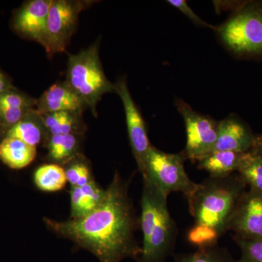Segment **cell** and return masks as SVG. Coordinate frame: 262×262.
Returning a JSON list of instances; mask_svg holds the SVG:
<instances>
[{
    "label": "cell",
    "instance_id": "6da1fadb",
    "mask_svg": "<svg viewBox=\"0 0 262 262\" xmlns=\"http://www.w3.org/2000/svg\"><path fill=\"white\" fill-rule=\"evenodd\" d=\"M128 181L114 176L104 198L89 214L63 222L45 219L48 228L59 237L87 250L100 262L139 259L142 249L136 239L139 220L129 195Z\"/></svg>",
    "mask_w": 262,
    "mask_h": 262
},
{
    "label": "cell",
    "instance_id": "7a4b0ae2",
    "mask_svg": "<svg viewBox=\"0 0 262 262\" xmlns=\"http://www.w3.org/2000/svg\"><path fill=\"white\" fill-rule=\"evenodd\" d=\"M143 180L139 220L143 245L138 262H165L175 249L178 227L169 211L168 196L149 179Z\"/></svg>",
    "mask_w": 262,
    "mask_h": 262
},
{
    "label": "cell",
    "instance_id": "3957f363",
    "mask_svg": "<svg viewBox=\"0 0 262 262\" xmlns=\"http://www.w3.org/2000/svg\"><path fill=\"white\" fill-rule=\"evenodd\" d=\"M246 187L237 173L226 177H209L198 184L187 198L189 213L195 224L210 226L221 235L225 234Z\"/></svg>",
    "mask_w": 262,
    "mask_h": 262
},
{
    "label": "cell",
    "instance_id": "277c9868",
    "mask_svg": "<svg viewBox=\"0 0 262 262\" xmlns=\"http://www.w3.org/2000/svg\"><path fill=\"white\" fill-rule=\"evenodd\" d=\"M215 32L234 56L262 59V2H245Z\"/></svg>",
    "mask_w": 262,
    "mask_h": 262
},
{
    "label": "cell",
    "instance_id": "5b68a950",
    "mask_svg": "<svg viewBox=\"0 0 262 262\" xmlns=\"http://www.w3.org/2000/svg\"><path fill=\"white\" fill-rule=\"evenodd\" d=\"M66 82L96 115V105L101 97L115 91V84L108 80L103 72L98 43L69 56Z\"/></svg>",
    "mask_w": 262,
    "mask_h": 262
},
{
    "label": "cell",
    "instance_id": "8992f818",
    "mask_svg": "<svg viewBox=\"0 0 262 262\" xmlns=\"http://www.w3.org/2000/svg\"><path fill=\"white\" fill-rule=\"evenodd\" d=\"M184 154H172L151 145L147 154L143 179L151 181L165 195L182 192L189 198L198 184L193 182L184 169Z\"/></svg>",
    "mask_w": 262,
    "mask_h": 262
},
{
    "label": "cell",
    "instance_id": "52a82bcc",
    "mask_svg": "<svg viewBox=\"0 0 262 262\" xmlns=\"http://www.w3.org/2000/svg\"><path fill=\"white\" fill-rule=\"evenodd\" d=\"M92 2L53 0L50 8L42 46L53 56L66 51L75 32L79 14Z\"/></svg>",
    "mask_w": 262,
    "mask_h": 262
},
{
    "label": "cell",
    "instance_id": "ba28073f",
    "mask_svg": "<svg viewBox=\"0 0 262 262\" xmlns=\"http://www.w3.org/2000/svg\"><path fill=\"white\" fill-rule=\"evenodd\" d=\"M175 104L184 119L187 134L186 147L182 153L186 159L198 161L213 151L218 139L220 122L194 111L180 98L176 100Z\"/></svg>",
    "mask_w": 262,
    "mask_h": 262
},
{
    "label": "cell",
    "instance_id": "9c48e42d",
    "mask_svg": "<svg viewBox=\"0 0 262 262\" xmlns=\"http://www.w3.org/2000/svg\"><path fill=\"white\" fill-rule=\"evenodd\" d=\"M115 92L121 98L131 149L139 170L143 175L147 154L151 146L148 138L145 122L133 99L125 78L120 79L115 84Z\"/></svg>",
    "mask_w": 262,
    "mask_h": 262
},
{
    "label": "cell",
    "instance_id": "30bf717a",
    "mask_svg": "<svg viewBox=\"0 0 262 262\" xmlns=\"http://www.w3.org/2000/svg\"><path fill=\"white\" fill-rule=\"evenodd\" d=\"M228 231L234 237L248 239H262V195L246 191L239 200L229 222Z\"/></svg>",
    "mask_w": 262,
    "mask_h": 262
},
{
    "label": "cell",
    "instance_id": "8fae6325",
    "mask_svg": "<svg viewBox=\"0 0 262 262\" xmlns=\"http://www.w3.org/2000/svg\"><path fill=\"white\" fill-rule=\"evenodd\" d=\"M53 0H32L17 12L14 27L26 37L42 45L50 8Z\"/></svg>",
    "mask_w": 262,
    "mask_h": 262
},
{
    "label": "cell",
    "instance_id": "7c38bea8",
    "mask_svg": "<svg viewBox=\"0 0 262 262\" xmlns=\"http://www.w3.org/2000/svg\"><path fill=\"white\" fill-rule=\"evenodd\" d=\"M254 136L246 122L236 115H229L219 123L218 139L213 151L246 152L252 148Z\"/></svg>",
    "mask_w": 262,
    "mask_h": 262
},
{
    "label": "cell",
    "instance_id": "4fadbf2b",
    "mask_svg": "<svg viewBox=\"0 0 262 262\" xmlns=\"http://www.w3.org/2000/svg\"><path fill=\"white\" fill-rule=\"evenodd\" d=\"M85 108L89 107L83 100L64 82L53 84L45 91L37 100L34 110L39 115L57 112L82 114Z\"/></svg>",
    "mask_w": 262,
    "mask_h": 262
},
{
    "label": "cell",
    "instance_id": "5bb4252c",
    "mask_svg": "<svg viewBox=\"0 0 262 262\" xmlns=\"http://www.w3.org/2000/svg\"><path fill=\"white\" fill-rule=\"evenodd\" d=\"M105 192L94 179L83 187H72L71 219L80 218L94 211L102 202Z\"/></svg>",
    "mask_w": 262,
    "mask_h": 262
},
{
    "label": "cell",
    "instance_id": "9a60e30c",
    "mask_svg": "<svg viewBox=\"0 0 262 262\" xmlns=\"http://www.w3.org/2000/svg\"><path fill=\"white\" fill-rule=\"evenodd\" d=\"M48 136L42 119L34 108L7 131L5 135V137L15 138L34 147H37Z\"/></svg>",
    "mask_w": 262,
    "mask_h": 262
},
{
    "label": "cell",
    "instance_id": "2e32d148",
    "mask_svg": "<svg viewBox=\"0 0 262 262\" xmlns=\"http://www.w3.org/2000/svg\"><path fill=\"white\" fill-rule=\"evenodd\" d=\"M37 149L15 138L5 137L0 141V160L12 169H22L35 159Z\"/></svg>",
    "mask_w": 262,
    "mask_h": 262
},
{
    "label": "cell",
    "instance_id": "e0dca14e",
    "mask_svg": "<svg viewBox=\"0 0 262 262\" xmlns=\"http://www.w3.org/2000/svg\"><path fill=\"white\" fill-rule=\"evenodd\" d=\"M243 153L214 151L198 160V168L211 177H226L236 173Z\"/></svg>",
    "mask_w": 262,
    "mask_h": 262
},
{
    "label": "cell",
    "instance_id": "ac0fdd59",
    "mask_svg": "<svg viewBox=\"0 0 262 262\" xmlns=\"http://www.w3.org/2000/svg\"><path fill=\"white\" fill-rule=\"evenodd\" d=\"M80 136V134H70L48 136V158L58 165L68 163L79 155Z\"/></svg>",
    "mask_w": 262,
    "mask_h": 262
},
{
    "label": "cell",
    "instance_id": "d6986e66",
    "mask_svg": "<svg viewBox=\"0 0 262 262\" xmlns=\"http://www.w3.org/2000/svg\"><path fill=\"white\" fill-rule=\"evenodd\" d=\"M34 183L45 192H57L65 187L67 183L64 168L56 163L41 165L35 170Z\"/></svg>",
    "mask_w": 262,
    "mask_h": 262
},
{
    "label": "cell",
    "instance_id": "ffe728a7",
    "mask_svg": "<svg viewBox=\"0 0 262 262\" xmlns=\"http://www.w3.org/2000/svg\"><path fill=\"white\" fill-rule=\"evenodd\" d=\"M237 173L250 190L262 195V159L258 155L251 151L243 153Z\"/></svg>",
    "mask_w": 262,
    "mask_h": 262
},
{
    "label": "cell",
    "instance_id": "44dd1931",
    "mask_svg": "<svg viewBox=\"0 0 262 262\" xmlns=\"http://www.w3.org/2000/svg\"><path fill=\"white\" fill-rule=\"evenodd\" d=\"M175 262H237L226 248L216 246L198 249L194 252L179 255Z\"/></svg>",
    "mask_w": 262,
    "mask_h": 262
},
{
    "label": "cell",
    "instance_id": "7402d4cb",
    "mask_svg": "<svg viewBox=\"0 0 262 262\" xmlns=\"http://www.w3.org/2000/svg\"><path fill=\"white\" fill-rule=\"evenodd\" d=\"M221 237L216 229L203 224H195L187 233L188 243L198 249L216 246Z\"/></svg>",
    "mask_w": 262,
    "mask_h": 262
},
{
    "label": "cell",
    "instance_id": "603a6c76",
    "mask_svg": "<svg viewBox=\"0 0 262 262\" xmlns=\"http://www.w3.org/2000/svg\"><path fill=\"white\" fill-rule=\"evenodd\" d=\"M65 165L67 182L72 187H82L93 180L89 166L80 155Z\"/></svg>",
    "mask_w": 262,
    "mask_h": 262
},
{
    "label": "cell",
    "instance_id": "cb8c5ba5",
    "mask_svg": "<svg viewBox=\"0 0 262 262\" xmlns=\"http://www.w3.org/2000/svg\"><path fill=\"white\" fill-rule=\"evenodd\" d=\"M233 239L241 251L237 262H262V239H243L234 236Z\"/></svg>",
    "mask_w": 262,
    "mask_h": 262
},
{
    "label": "cell",
    "instance_id": "d4e9b609",
    "mask_svg": "<svg viewBox=\"0 0 262 262\" xmlns=\"http://www.w3.org/2000/svg\"><path fill=\"white\" fill-rule=\"evenodd\" d=\"M37 100L10 89L0 94V108H32Z\"/></svg>",
    "mask_w": 262,
    "mask_h": 262
},
{
    "label": "cell",
    "instance_id": "484cf974",
    "mask_svg": "<svg viewBox=\"0 0 262 262\" xmlns=\"http://www.w3.org/2000/svg\"><path fill=\"white\" fill-rule=\"evenodd\" d=\"M33 108H0V134L5 137L7 131L14 126Z\"/></svg>",
    "mask_w": 262,
    "mask_h": 262
},
{
    "label": "cell",
    "instance_id": "4316f807",
    "mask_svg": "<svg viewBox=\"0 0 262 262\" xmlns=\"http://www.w3.org/2000/svg\"><path fill=\"white\" fill-rule=\"evenodd\" d=\"M167 3L173 6V8H177L179 11L182 12L183 14L186 15L194 25L198 26V27H207V28L213 29L215 31L216 30V27L206 23L199 15H196L194 10L189 6L187 2L184 1V0H168Z\"/></svg>",
    "mask_w": 262,
    "mask_h": 262
},
{
    "label": "cell",
    "instance_id": "83f0119b",
    "mask_svg": "<svg viewBox=\"0 0 262 262\" xmlns=\"http://www.w3.org/2000/svg\"><path fill=\"white\" fill-rule=\"evenodd\" d=\"M250 151L258 155L262 159V134L254 136L253 146Z\"/></svg>",
    "mask_w": 262,
    "mask_h": 262
},
{
    "label": "cell",
    "instance_id": "f1b7e54d",
    "mask_svg": "<svg viewBox=\"0 0 262 262\" xmlns=\"http://www.w3.org/2000/svg\"></svg>",
    "mask_w": 262,
    "mask_h": 262
}]
</instances>
